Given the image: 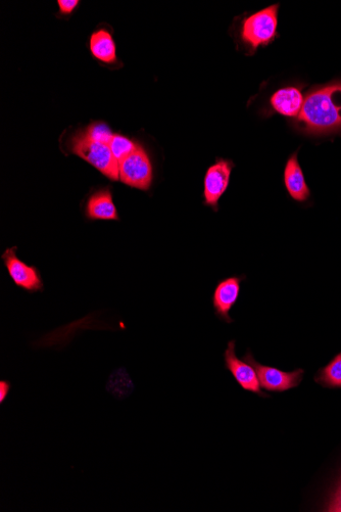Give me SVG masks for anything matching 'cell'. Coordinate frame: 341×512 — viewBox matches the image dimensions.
I'll return each instance as SVG.
<instances>
[{
  "instance_id": "2e32d148",
  "label": "cell",
  "mask_w": 341,
  "mask_h": 512,
  "mask_svg": "<svg viewBox=\"0 0 341 512\" xmlns=\"http://www.w3.org/2000/svg\"><path fill=\"white\" fill-rule=\"evenodd\" d=\"M84 133L93 141L101 142L110 145L114 133L110 127L105 123H93L88 126Z\"/></svg>"
},
{
  "instance_id": "8992f818",
  "label": "cell",
  "mask_w": 341,
  "mask_h": 512,
  "mask_svg": "<svg viewBox=\"0 0 341 512\" xmlns=\"http://www.w3.org/2000/svg\"><path fill=\"white\" fill-rule=\"evenodd\" d=\"M235 164L226 159L218 158L205 176L204 180V204L215 212L219 210V201L226 193L231 173Z\"/></svg>"
},
{
  "instance_id": "e0dca14e",
  "label": "cell",
  "mask_w": 341,
  "mask_h": 512,
  "mask_svg": "<svg viewBox=\"0 0 341 512\" xmlns=\"http://www.w3.org/2000/svg\"><path fill=\"white\" fill-rule=\"evenodd\" d=\"M327 511L330 512H341V481L336 489L332 499L330 500Z\"/></svg>"
},
{
  "instance_id": "3957f363",
  "label": "cell",
  "mask_w": 341,
  "mask_h": 512,
  "mask_svg": "<svg viewBox=\"0 0 341 512\" xmlns=\"http://www.w3.org/2000/svg\"><path fill=\"white\" fill-rule=\"evenodd\" d=\"M71 152L112 180H119V162L110 145L93 141L84 132L76 134L71 141Z\"/></svg>"
},
{
  "instance_id": "7c38bea8",
  "label": "cell",
  "mask_w": 341,
  "mask_h": 512,
  "mask_svg": "<svg viewBox=\"0 0 341 512\" xmlns=\"http://www.w3.org/2000/svg\"><path fill=\"white\" fill-rule=\"evenodd\" d=\"M86 214L92 220H119L111 191L104 189L94 193L87 202Z\"/></svg>"
},
{
  "instance_id": "30bf717a",
  "label": "cell",
  "mask_w": 341,
  "mask_h": 512,
  "mask_svg": "<svg viewBox=\"0 0 341 512\" xmlns=\"http://www.w3.org/2000/svg\"><path fill=\"white\" fill-rule=\"evenodd\" d=\"M283 183L289 197L304 203L309 200L311 192L298 158V152L289 156L283 172Z\"/></svg>"
},
{
  "instance_id": "ba28073f",
  "label": "cell",
  "mask_w": 341,
  "mask_h": 512,
  "mask_svg": "<svg viewBox=\"0 0 341 512\" xmlns=\"http://www.w3.org/2000/svg\"><path fill=\"white\" fill-rule=\"evenodd\" d=\"M17 248L7 250L3 260L15 285L28 293L42 292L44 289L40 272L17 257Z\"/></svg>"
},
{
  "instance_id": "52a82bcc",
  "label": "cell",
  "mask_w": 341,
  "mask_h": 512,
  "mask_svg": "<svg viewBox=\"0 0 341 512\" xmlns=\"http://www.w3.org/2000/svg\"><path fill=\"white\" fill-rule=\"evenodd\" d=\"M225 367L230 371L237 384L245 391L255 393L261 397L267 394L261 390L256 369L245 360L236 356V342L230 341L224 353Z\"/></svg>"
},
{
  "instance_id": "d6986e66",
  "label": "cell",
  "mask_w": 341,
  "mask_h": 512,
  "mask_svg": "<svg viewBox=\"0 0 341 512\" xmlns=\"http://www.w3.org/2000/svg\"><path fill=\"white\" fill-rule=\"evenodd\" d=\"M12 390V385L8 381H0V404H4Z\"/></svg>"
},
{
  "instance_id": "5bb4252c",
  "label": "cell",
  "mask_w": 341,
  "mask_h": 512,
  "mask_svg": "<svg viewBox=\"0 0 341 512\" xmlns=\"http://www.w3.org/2000/svg\"><path fill=\"white\" fill-rule=\"evenodd\" d=\"M331 388H341V353L320 371L318 380Z\"/></svg>"
},
{
  "instance_id": "ac0fdd59",
  "label": "cell",
  "mask_w": 341,
  "mask_h": 512,
  "mask_svg": "<svg viewBox=\"0 0 341 512\" xmlns=\"http://www.w3.org/2000/svg\"><path fill=\"white\" fill-rule=\"evenodd\" d=\"M60 12L63 15H70L78 7V0H59Z\"/></svg>"
},
{
  "instance_id": "5b68a950",
  "label": "cell",
  "mask_w": 341,
  "mask_h": 512,
  "mask_svg": "<svg viewBox=\"0 0 341 512\" xmlns=\"http://www.w3.org/2000/svg\"><path fill=\"white\" fill-rule=\"evenodd\" d=\"M257 371L260 386L269 392H286L290 389L297 388L303 380L304 370L297 369L294 371H283L275 367L260 364L251 351H248L245 358Z\"/></svg>"
},
{
  "instance_id": "277c9868",
  "label": "cell",
  "mask_w": 341,
  "mask_h": 512,
  "mask_svg": "<svg viewBox=\"0 0 341 512\" xmlns=\"http://www.w3.org/2000/svg\"><path fill=\"white\" fill-rule=\"evenodd\" d=\"M154 179L150 157L138 145L137 149L119 163V180L131 188L149 191Z\"/></svg>"
},
{
  "instance_id": "9a60e30c",
  "label": "cell",
  "mask_w": 341,
  "mask_h": 512,
  "mask_svg": "<svg viewBox=\"0 0 341 512\" xmlns=\"http://www.w3.org/2000/svg\"><path fill=\"white\" fill-rule=\"evenodd\" d=\"M137 147L138 145L130 141L129 138L120 134H114L110 143V148L113 152V155L119 163L124 158L132 154L137 149Z\"/></svg>"
},
{
  "instance_id": "4fadbf2b",
  "label": "cell",
  "mask_w": 341,
  "mask_h": 512,
  "mask_svg": "<svg viewBox=\"0 0 341 512\" xmlns=\"http://www.w3.org/2000/svg\"><path fill=\"white\" fill-rule=\"evenodd\" d=\"M92 56L106 64L117 62L116 44L112 34L106 29L95 31L90 37Z\"/></svg>"
},
{
  "instance_id": "7a4b0ae2",
  "label": "cell",
  "mask_w": 341,
  "mask_h": 512,
  "mask_svg": "<svg viewBox=\"0 0 341 512\" xmlns=\"http://www.w3.org/2000/svg\"><path fill=\"white\" fill-rule=\"evenodd\" d=\"M279 5L261 10L242 22L240 38L254 55L261 46H267L278 37Z\"/></svg>"
},
{
  "instance_id": "9c48e42d",
  "label": "cell",
  "mask_w": 341,
  "mask_h": 512,
  "mask_svg": "<svg viewBox=\"0 0 341 512\" xmlns=\"http://www.w3.org/2000/svg\"><path fill=\"white\" fill-rule=\"evenodd\" d=\"M247 276H231L221 281L213 294V307L216 316L227 322L232 323L230 311L237 303L240 296L241 284L246 281Z\"/></svg>"
},
{
  "instance_id": "8fae6325",
  "label": "cell",
  "mask_w": 341,
  "mask_h": 512,
  "mask_svg": "<svg viewBox=\"0 0 341 512\" xmlns=\"http://www.w3.org/2000/svg\"><path fill=\"white\" fill-rule=\"evenodd\" d=\"M305 104V97L299 87L287 86L278 89L270 99L272 109L285 117L298 119Z\"/></svg>"
},
{
  "instance_id": "6da1fadb",
  "label": "cell",
  "mask_w": 341,
  "mask_h": 512,
  "mask_svg": "<svg viewBox=\"0 0 341 512\" xmlns=\"http://www.w3.org/2000/svg\"><path fill=\"white\" fill-rule=\"evenodd\" d=\"M298 127L310 134L341 130V81L320 86L308 93Z\"/></svg>"
}]
</instances>
